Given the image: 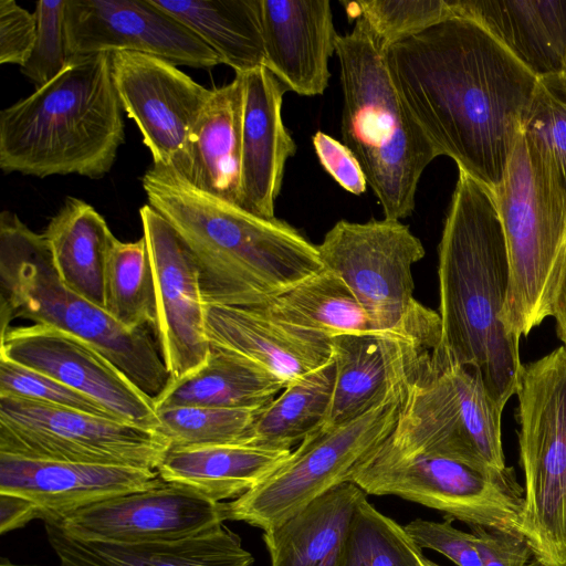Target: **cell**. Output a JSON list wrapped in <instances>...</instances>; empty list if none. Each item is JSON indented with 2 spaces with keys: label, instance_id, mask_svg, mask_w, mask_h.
<instances>
[{
  "label": "cell",
  "instance_id": "25",
  "mask_svg": "<svg viewBox=\"0 0 566 566\" xmlns=\"http://www.w3.org/2000/svg\"><path fill=\"white\" fill-rule=\"evenodd\" d=\"M453 15L481 24L536 77L559 73L566 59V1L447 0Z\"/></svg>",
  "mask_w": 566,
  "mask_h": 566
},
{
  "label": "cell",
  "instance_id": "45",
  "mask_svg": "<svg viewBox=\"0 0 566 566\" xmlns=\"http://www.w3.org/2000/svg\"><path fill=\"white\" fill-rule=\"evenodd\" d=\"M33 518H40L39 507L29 499L0 492V533L19 528Z\"/></svg>",
  "mask_w": 566,
  "mask_h": 566
},
{
  "label": "cell",
  "instance_id": "12",
  "mask_svg": "<svg viewBox=\"0 0 566 566\" xmlns=\"http://www.w3.org/2000/svg\"><path fill=\"white\" fill-rule=\"evenodd\" d=\"M168 449V440L158 430L0 396V453L32 460L157 470Z\"/></svg>",
  "mask_w": 566,
  "mask_h": 566
},
{
  "label": "cell",
  "instance_id": "41",
  "mask_svg": "<svg viewBox=\"0 0 566 566\" xmlns=\"http://www.w3.org/2000/svg\"><path fill=\"white\" fill-rule=\"evenodd\" d=\"M452 518L443 522L417 518L405 525V531L420 548L436 551L458 566H482L474 535L455 528Z\"/></svg>",
  "mask_w": 566,
  "mask_h": 566
},
{
  "label": "cell",
  "instance_id": "10",
  "mask_svg": "<svg viewBox=\"0 0 566 566\" xmlns=\"http://www.w3.org/2000/svg\"><path fill=\"white\" fill-rule=\"evenodd\" d=\"M415 376L398 384L385 400L357 419L322 427L306 437L256 486L235 500L221 502L224 521H242L266 531L333 488L350 482L392 433Z\"/></svg>",
  "mask_w": 566,
  "mask_h": 566
},
{
  "label": "cell",
  "instance_id": "39",
  "mask_svg": "<svg viewBox=\"0 0 566 566\" xmlns=\"http://www.w3.org/2000/svg\"><path fill=\"white\" fill-rule=\"evenodd\" d=\"M0 396L18 397L99 417L118 419L81 392L44 374L3 357H0Z\"/></svg>",
  "mask_w": 566,
  "mask_h": 566
},
{
  "label": "cell",
  "instance_id": "42",
  "mask_svg": "<svg viewBox=\"0 0 566 566\" xmlns=\"http://www.w3.org/2000/svg\"><path fill=\"white\" fill-rule=\"evenodd\" d=\"M36 39V19L14 0H0V64L22 67Z\"/></svg>",
  "mask_w": 566,
  "mask_h": 566
},
{
  "label": "cell",
  "instance_id": "35",
  "mask_svg": "<svg viewBox=\"0 0 566 566\" xmlns=\"http://www.w3.org/2000/svg\"><path fill=\"white\" fill-rule=\"evenodd\" d=\"M424 555L405 527L367 497L354 514L339 566H421Z\"/></svg>",
  "mask_w": 566,
  "mask_h": 566
},
{
  "label": "cell",
  "instance_id": "28",
  "mask_svg": "<svg viewBox=\"0 0 566 566\" xmlns=\"http://www.w3.org/2000/svg\"><path fill=\"white\" fill-rule=\"evenodd\" d=\"M291 452L252 444L169 448L156 471L165 482L221 503L252 490Z\"/></svg>",
  "mask_w": 566,
  "mask_h": 566
},
{
  "label": "cell",
  "instance_id": "20",
  "mask_svg": "<svg viewBox=\"0 0 566 566\" xmlns=\"http://www.w3.org/2000/svg\"><path fill=\"white\" fill-rule=\"evenodd\" d=\"M163 482L156 470L32 460L0 453V492L29 499L39 507L43 521L57 520Z\"/></svg>",
  "mask_w": 566,
  "mask_h": 566
},
{
  "label": "cell",
  "instance_id": "5",
  "mask_svg": "<svg viewBox=\"0 0 566 566\" xmlns=\"http://www.w3.org/2000/svg\"><path fill=\"white\" fill-rule=\"evenodd\" d=\"M48 325L95 347L153 401L172 381L150 328L129 331L71 291L49 244L11 211L0 214V329L13 319Z\"/></svg>",
  "mask_w": 566,
  "mask_h": 566
},
{
  "label": "cell",
  "instance_id": "6",
  "mask_svg": "<svg viewBox=\"0 0 566 566\" xmlns=\"http://www.w3.org/2000/svg\"><path fill=\"white\" fill-rule=\"evenodd\" d=\"M355 20L353 30L336 39L342 137L385 218L401 220L413 212L422 172L439 155L399 97L380 44L363 18Z\"/></svg>",
  "mask_w": 566,
  "mask_h": 566
},
{
  "label": "cell",
  "instance_id": "2",
  "mask_svg": "<svg viewBox=\"0 0 566 566\" xmlns=\"http://www.w3.org/2000/svg\"><path fill=\"white\" fill-rule=\"evenodd\" d=\"M142 185L190 252L206 305L262 308L324 268L317 245L289 223L202 191L170 167L153 164Z\"/></svg>",
  "mask_w": 566,
  "mask_h": 566
},
{
  "label": "cell",
  "instance_id": "33",
  "mask_svg": "<svg viewBox=\"0 0 566 566\" xmlns=\"http://www.w3.org/2000/svg\"><path fill=\"white\" fill-rule=\"evenodd\" d=\"M259 310L277 321L328 337L374 331L346 282L325 268Z\"/></svg>",
  "mask_w": 566,
  "mask_h": 566
},
{
  "label": "cell",
  "instance_id": "13",
  "mask_svg": "<svg viewBox=\"0 0 566 566\" xmlns=\"http://www.w3.org/2000/svg\"><path fill=\"white\" fill-rule=\"evenodd\" d=\"M317 250L323 266L349 286L374 331L402 329L422 306L413 298L412 266L424 248L400 220H339Z\"/></svg>",
  "mask_w": 566,
  "mask_h": 566
},
{
  "label": "cell",
  "instance_id": "27",
  "mask_svg": "<svg viewBox=\"0 0 566 566\" xmlns=\"http://www.w3.org/2000/svg\"><path fill=\"white\" fill-rule=\"evenodd\" d=\"M366 493L345 482L263 531L271 566H339L356 509Z\"/></svg>",
  "mask_w": 566,
  "mask_h": 566
},
{
  "label": "cell",
  "instance_id": "43",
  "mask_svg": "<svg viewBox=\"0 0 566 566\" xmlns=\"http://www.w3.org/2000/svg\"><path fill=\"white\" fill-rule=\"evenodd\" d=\"M312 143L321 165L340 187L356 196L366 191L364 170L344 143L321 130L314 134Z\"/></svg>",
  "mask_w": 566,
  "mask_h": 566
},
{
  "label": "cell",
  "instance_id": "37",
  "mask_svg": "<svg viewBox=\"0 0 566 566\" xmlns=\"http://www.w3.org/2000/svg\"><path fill=\"white\" fill-rule=\"evenodd\" d=\"M522 135L566 191V74L537 77Z\"/></svg>",
  "mask_w": 566,
  "mask_h": 566
},
{
  "label": "cell",
  "instance_id": "36",
  "mask_svg": "<svg viewBox=\"0 0 566 566\" xmlns=\"http://www.w3.org/2000/svg\"><path fill=\"white\" fill-rule=\"evenodd\" d=\"M263 409V408H262ZM261 409L182 406L157 410L169 448L249 444Z\"/></svg>",
  "mask_w": 566,
  "mask_h": 566
},
{
  "label": "cell",
  "instance_id": "44",
  "mask_svg": "<svg viewBox=\"0 0 566 566\" xmlns=\"http://www.w3.org/2000/svg\"><path fill=\"white\" fill-rule=\"evenodd\" d=\"M482 566L528 565L532 552L522 535L497 528L471 526Z\"/></svg>",
  "mask_w": 566,
  "mask_h": 566
},
{
  "label": "cell",
  "instance_id": "17",
  "mask_svg": "<svg viewBox=\"0 0 566 566\" xmlns=\"http://www.w3.org/2000/svg\"><path fill=\"white\" fill-rule=\"evenodd\" d=\"M0 357L93 399L119 420L158 430L154 401L87 342L41 324L0 329Z\"/></svg>",
  "mask_w": 566,
  "mask_h": 566
},
{
  "label": "cell",
  "instance_id": "11",
  "mask_svg": "<svg viewBox=\"0 0 566 566\" xmlns=\"http://www.w3.org/2000/svg\"><path fill=\"white\" fill-rule=\"evenodd\" d=\"M350 482L366 494L396 495L438 510L444 517L470 527L518 533L524 488L512 467L485 473L441 457L379 449L358 468Z\"/></svg>",
  "mask_w": 566,
  "mask_h": 566
},
{
  "label": "cell",
  "instance_id": "31",
  "mask_svg": "<svg viewBox=\"0 0 566 566\" xmlns=\"http://www.w3.org/2000/svg\"><path fill=\"white\" fill-rule=\"evenodd\" d=\"M193 31L235 74L265 66L261 0H153Z\"/></svg>",
  "mask_w": 566,
  "mask_h": 566
},
{
  "label": "cell",
  "instance_id": "38",
  "mask_svg": "<svg viewBox=\"0 0 566 566\" xmlns=\"http://www.w3.org/2000/svg\"><path fill=\"white\" fill-rule=\"evenodd\" d=\"M349 18L360 17L385 50L449 17L447 0H364L343 2Z\"/></svg>",
  "mask_w": 566,
  "mask_h": 566
},
{
  "label": "cell",
  "instance_id": "18",
  "mask_svg": "<svg viewBox=\"0 0 566 566\" xmlns=\"http://www.w3.org/2000/svg\"><path fill=\"white\" fill-rule=\"evenodd\" d=\"M48 520L75 538L126 544L185 539L224 522L221 503L165 481Z\"/></svg>",
  "mask_w": 566,
  "mask_h": 566
},
{
  "label": "cell",
  "instance_id": "7",
  "mask_svg": "<svg viewBox=\"0 0 566 566\" xmlns=\"http://www.w3.org/2000/svg\"><path fill=\"white\" fill-rule=\"evenodd\" d=\"M491 192L509 259L503 323L521 339L552 316L566 254V191L521 135Z\"/></svg>",
  "mask_w": 566,
  "mask_h": 566
},
{
  "label": "cell",
  "instance_id": "22",
  "mask_svg": "<svg viewBox=\"0 0 566 566\" xmlns=\"http://www.w3.org/2000/svg\"><path fill=\"white\" fill-rule=\"evenodd\" d=\"M205 325L210 346L248 359L287 386L333 358L331 337L259 308L206 305Z\"/></svg>",
  "mask_w": 566,
  "mask_h": 566
},
{
  "label": "cell",
  "instance_id": "30",
  "mask_svg": "<svg viewBox=\"0 0 566 566\" xmlns=\"http://www.w3.org/2000/svg\"><path fill=\"white\" fill-rule=\"evenodd\" d=\"M286 387L282 379L248 359L210 346L206 363L195 373L172 379L154 406L156 411L182 406L262 409Z\"/></svg>",
  "mask_w": 566,
  "mask_h": 566
},
{
  "label": "cell",
  "instance_id": "3",
  "mask_svg": "<svg viewBox=\"0 0 566 566\" xmlns=\"http://www.w3.org/2000/svg\"><path fill=\"white\" fill-rule=\"evenodd\" d=\"M438 275L442 347L455 363L479 370L504 409L523 367L520 338L503 323L507 250L491 190L462 170L439 244Z\"/></svg>",
  "mask_w": 566,
  "mask_h": 566
},
{
  "label": "cell",
  "instance_id": "16",
  "mask_svg": "<svg viewBox=\"0 0 566 566\" xmlns=\"http://www.w3.org/2000/svg\"><path fill=\"white\" fill-rule=\"evenodd\" d=\"M64 34L69 57L129 51L177 66L221 64L193 31L153 0H66Z\"/></svg>",
  "mask_w": 566,
  "mask_h": 566
},
{
  "label": "cell",
  "instance_id": "19",
  "mask_svg": "<svg viewBox=\"0 0 566 566\" xmlns=\"http://www.w3.org/2000/svg\"><path fill=\"white\" fill-rule=\"evenodd\" d=\"M139 217L155 274L157 340L167 369L180 379L199 369L210 353L198 268L157 210L144 205Z\"/></svg>",
  "mask_w": 566,
  "mask_h": 566
},
{
  "label": "cell",
  "instance_id": "21",
  "mask_svg": "<svg viewBox=\"0 0 566 566\" xmlns=\"http://www.w3.org/2000/svg\"><path fill=\"white\" fill-rule=\"evenodd\" d=\"M243 77L240 207L263 218H274L285 165L296 145L282 120L287 87L265 66Z\"/></svg>",
  "mask_w": 566,
  "mask_h": 566
},
{
  "label": "cell",
  "instance_id": "1",
  "mask_svg": "<svg viewBox=\"0 0 566 566\" xmlns=\"http://www.w3.org/2000/svg\"><path fill=\"white\" fill-rule=\"evenodd\" d=\"M384 57L438 155L492 191L522 135L537 77L481 24L458 15L389 44Z\"/></svg>",
  "mask_w": 566,
  "mask_h": 566
},
{
  "label": "cell",
  "instance_id": "47",
  "mask_svg": "<svg viewBox=\"0 0 566 566\" xmlns=\"http://www.w3.org/2000/svg\"><path fill=\"white\" fill-rule=\"evenodd\" d=\"M421 566H440V565L436 564L434 562H432V560L428 559V558L424 556V558H423V560H422Z\"/></svg>",
  "mask_w": 566,
  "mask_h": 566
},
{
  "label": "cell",
  "instance_id": "23",
  "mask_svg": "<svg viewBox=\"0 0 566 566\" xmlns=\"http://www.w3.org/2000/svg\"><path fill=\"white\" fill-rule=\"evenodd\" d=\"M265 67L298 95H322L336 33L328 0H261Z\"/></svg>",
  "mask_w": 566,
  "mask_h": 566
},
{
  "label": "cell",
  "instance_id": "32",
  "mask_svg": "<svg viewBox=\"0 0 566 566\" xmlns=\"http://www.w3.org/2000/svg\"><path fill=\"white\" fill-rule=\"evenodd\" d=\"M336 378L334 357L291 382L261 409L249 444L287 449L321 429L331 410Z\"/></svg>",
  "mask_w": 566,
  "mask_h": 566
},
{
  "label": "cell",
  "instance_id": "34",
  "mask_svg": "<svg viewBox=\"0 0 566 566\" xmlns=\"http://www.w3.org/2000/svg\"><path fill=\"white\" fill-rule=\"evenodd\" d=\"M104 310L129 331H157L154 268L144 235L133 242L115 238L104 275Z\"/></svg>",
  "mask_w": 566,
  "mask_h": 566
},
{
  "label": "cell",
  "instance_id": "8",
  "mask_svg": "<svg viewBox=\"0 0 566 566\" xmlns=\"http://www.w3.org/2000/svg\"><path fill=\"white\" fill-rule=\"evenodd\" d=\"M503 410L481 373L455 363L440 344L410 380L397 424L380 450L503 472L509 468L501 436Z\"/></svg>",
  "mask_w": 566,
  "mask_h": 566
},
{
  "label": "cell",
  "instance_id": "4",
  "mask_svg": "<svg viewBox=\"0 0 566 566\" xmlns=\"http://www.w3.org/2000/svg\"><path fill=\"white\" fill-rule=\"evenodd\" d=\"M111 54L70 57L49 83L0 112V168L98 179L125 140Z\"/></svg>",
  "mask_w": 566,
  "mask_h": 566
},
{
  "label": "cell",
  "instance_id": "40",
  "mask_svg": "<svg viewBox=\"0 0 566 566\" xmlns=\"http://www.w3.org/2000/svg\"><path fill=\"white\" fill-rule=\"evenodd\" d=\"M66 0H41L35 3L36 39L21 72L40 87L64 71L70 57L64 34Z\"/></svg>",
  "mask_w": 566,
  "mask_h": 566
},
{
  "label": "cell",
  "instance_id": "14",
  "mask_svg": "<svg viewBox=\"0 0 566 566\" xmlns=\"http://www.w3.org/2000/svg\"><path fill=\"white\" fill-rule=\"evenodd\" d=\"M331 343L336 378L325 428L357 419L415 376L441 344V321L422 305L402 329L339 334Z\"/></svg>",
  "mask_w": 566,
  "mask_h": 566
},
{
  "label": "cell",
  "instance_id": "26",
  "mask_svg": "<svg viewBox=\"0 0 566 566\" xmlns=\"http://www.w3.org/2000/svg\"><path fill=\"white\" fill-rule=\"evenodd\" d=\"M243 77L212 88L177 171L196 188L240 206ZM175 170V169H174Z\"/></svg>",
  "mask_w": 566,
  "mask_h": 566
},
{
  "label": "cell",
  "instance_id": "29",
  "mask_svg": "<svg viewBox=\"0 0 566 566\" xmlns=\"http://www.w3.org/2000/svg\"><path fill=\"white\" fill-rule=\"evenodd\" d=\"M42 234L61 281L104 308L105 266L116 237L102 214L84 200L67 197Z\"/></svg>",
  "mask_w": 566,
  "mask_h": 566
},
{
  "label": "cell",
  "instance_id": "49",
  "mask_svg": "<svg viewBox=\"0 0 566 566\" xmlns=\"http://www.w3.org/2000/svg\"><path fill=\"white\" fill-rule=\"evenodd\" d=\"M564 74H566V59H565V62H564V66H563V71H562Z\"/></svg>",
  "mask_w": 566,
  "mask_h": 566
},
{
  "label": "cell",
  "instance_id": "48",
  "mask_svg": "<svg viewBox=\"0 0 566 566\" xmlns=\"http://www.w3.org/2000/svg\"><path fill=\"white\" fill-rule=\"evenodd\" d=\"M0 566H25V565H14L11 563H7V564H1ZM60 566H62V565H60Z\"/></svg>",
  "mask_w": 566,
  "mask_h": 566
},
{
  "label": "cell",
  "instance_id": "9",
  "mask_svg": "<svg viewBox=\"0 0 566 566\" xmlns=\"http://www.w3.org/2000/svg\"><path fill=\"white\" fill-rule=\"evenodd\" d=\"M524 507L536 566H566V347L523 365L516 389Z\"/></svg>",
  "mask_w": 566,
  "mask_h": 566
},
{
  "label": "cell",
  "instance_id": "46",
  "mask_svg": "<svg viewBox=\"0 0 566 566\" xmlns=\"http://www.w3.org/2000/svg\"><path fill=\"white\" fill-rule=\"evenodd\" d=\"M551 317L555 319L557 335L566 347V254L553 301Z\"/></svg>",
  "mask_w": 566,
  "mask_h": 566
},
{
  "label": "cell",
  "instance_id": "15",
  "mask_svg": "<svg viewBox=\"0 0 566 566\" xmlns=\"http://www.w3.org/2000/svg\"><path fill=\"white\" fill-rule=\"evenodd\" d=\"M111 61L122 108L137 125L153 164L179 171L212 90L154 55L117 51Z\"/></svg>",
  "mask_w": 566,
  "mask_h": 566
},
{
  "label": "cell",
  "instance_id": "24",
  "mask_svg": "<svg viewBox=\"0 0 566 566\" xmlns=\"http://www.w3.org/2000/svg\"><path fill=\"white\" fill-rule=\"evenodd\" d=\"M48 541L62 566H252L241 538L221 524L205 534L169 542L111 543L85 541L44 521Z\"/></svg>",
  "mask_w": 566,
  "mask_h": 566
}]
</instances>
